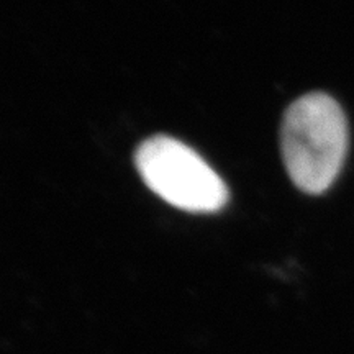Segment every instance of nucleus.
<instances>
[{
  "label": "nucleus",
  "instance_id": "f257e3e1",
  "mask_svg": "<svg viewBox=\"0 0 354 354\" xmlns=\"http://www.w3.org/2000/svg\"><path fill=\"white\" fill-rule=\"evenodd\" d=\"M281 149L287 174L305 194L328 190L348 151V122L338 102L322 92L300 97L286 110Z\"/></svg>",
  "mask_w": 354,
  "mask_h": 354
},
{
  "label": "nucleus",
  "instance_id": "f03ea898",
  "mask_svg": "<svg viewBox=\"0 0 354 354\" xmlns=\"http://www.w3.org/2000/svg\"><path fill=\"white\" fill-rule=\"evenodd\" d=\"M135 166L145 184L177 209L214 214L227 205V184L183 141L166 135L146 140L136 149Z\"/></svg>",
  "mask_w": 354,
  "mask_h": 354
}]
</instances>
